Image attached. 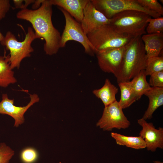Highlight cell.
Instances as JSON below:
<instances>
[{
  "mask_svg": "<svg viewBox=\"0 0 163 163\" xmlns=\"http://www.w3.org/2000/svg\"><path fill=\"white\" fill-rule=\"evenodd\" d=\"M52 5L49 0H42L39 8L31 10L27 8L17 12L16 17L19 19L30 22L35 33L45 40L44 50L46 55L56 54L60 47L61 35L54 26L52 20Z\"/></svg>",
  "mask_w": 163,
  "mask_h": 163,
  "instance_id": "obj_1",
  "label": "cell"
},
{
  "mask_svg": "<svg viewBox=\"0 0 163 163\" xmlns=\"http://www.w3.org/2000/svg\"><path fill=\"white\" fill-rule=\"evenodd\" d=\"M141 37H135L126 46L118 83L130 81L145 69L148 58Z\"/></svg>",
  "mask_w": 163,
  "mask_h": 163,
  "instance_id": "obj_2",
  "label": "cell"
},
{
  "mask_svg": "<svg viewBox=\"0 0 163 163\" xmlns=\"http://www.w3.org/2000/svg\"><path fill=\"white\" fill-rule=\"evenodd\" d=\"M151 17L144 12L129 10L117 13L110 19V25L116 32L134 37L146 33L148 20Z\"/></svg>",
  "mask_w": 163,
  "mask_h": 163,
  "instance_id": "obj_3",
  "label": "cell"
},
{
  "mask_svg": "<svg viewBox=\"0 0 163 163\" xmlns=\"http://www.w3.org/2000/svg\"><path fill=\"white\" fill-rule=\"evenodd\" d=\"M38 38L40 37L30 27L28 28L25 38L22 41H18L11 32L6 33L0 43L9 51V62L12 69L15 68L18 69L22 60L30 56L31 53L34 51L31 43Z\"/></svg>",
  "mask_w": 163,
  "mask_h": 163,
  "instance_id": "obj_4",
  "label": "cell"
},
{
  "mask_svg": "<svg viewBox=\"0 0 163 163\" xmlns=\"http://www.w3.org/2000/svg\"><path fill=\"white\" fill-rule=\"evenodd\" d=\"M87 35L95 54L125 46L135 37L116 32L109 24Z\"/></svg>",
  "mask_w": 163,
  "mask_h": 163,
  "instance_id": "obj_5",
  "label": "cell"
},
{
  "mask_svg": "<svg viewBox=\"0 0 163 163\" xmlns=\"http://www.w3.org/2000/svg\"><path fill=\"white\" fill-rule=\"evenodd\" d=\"M91 2L95 8L108 19L117 13L129 10L144 12L153 18L161 16L156 12L142 6L137 0H91Z\"/></svg>",
  "mask_w": 163,
  "mask_h": 163,
  "instance_id": "obj_6",
  "label": "cell"
},
{
  "mask_svg": "<svg viewBox=\"0 0 163 163\" xmlns=\"http://www.w3.org/2000/svg\"><path fill=\"white\" fill-rule=\"evenodd\" d=\"M65 20V25L60 42V47L65 46L69 41L74 40L81 44L85 52L91 56L95 53L94 49L89 41L87 35L84 31L80 23L76 21L68 12L59 8Z\"/></svg>",
  "mask_w": 163,
  "mask_h": 163,
  "instance_id": "obj_7",
  "label": "cell"
},
{
  "mask_svg": "<svg viewBox=\"0 0 163 163\" xmlns=\"http://www.w3.org/2000/svg\"><path fill=\"white\" fill-rule=\"evenodd\" d=\"M123 109L117 101L104 107L102 116L96 124L104 131H111L113 129H118L128 128L129 121L124 114Z\"/></svg>",
  "mask_w": 163,
  "mask_h": 163,
  "instance_id": "obj_8",
  "label": "cell"
},
{
  "mask_svg": "<svg viewBox=\"0 0 163 163\" xmlns=\"http://www.w3.org/2000/svg\"><path fill=\"white\" fill-rule=\"evenodd\" d=\"M30 100L25 106H17L14 104V99H9L6 94H3L0 102V113L8 115L14 120V126L18 127L24 122V114L35 103L39 102V97L35 94H30Z\"/></svg>",
  "mask_w": 163,
  "mask_h": 163,
  "instance_id": "obj_9",
  "label": "cell"
},
{
  "mask_svg": "<svg viewBox=\"0 0 163 163\" xmlns=\"http://www.w3.org/2000/svg\"><path fill=\"white\" fill-rule=\"evenodd\" d=\"M126 46L96 53L101 69L104 72L113 74L117 78L121 69Z\"/></svg>",
  "mask_w": 163,
  "mask_h": 163,
  "instance_id": "obj_10",
  "label": "cell"
},
{
  "mask_svg": "<svg viewBox=\"0 0 163 163\" xmlns=\"http://www.w3.org/2000/svg\"><path fill=\"white\" fill-rule=\"evenodd\" d=\"M142 127L139 136L145 141L148 151L155 152L157 148L163 149V128L156 129L152 123H148L143 118L138 120Z\"/></svg>",
  "mask_w": 163,
  "mask_h": 163,
  "instance_id": "obj_11",
  "label": "cell"
},
{
  "mask_svg": "<svg viewBox=\"0 0 163 163\" xmlns=\"http://www.w3.org/2000/svg\"><path fill=\"white\" fill-rule=\"evenodd\" d=\"M110 21V19L98 11L89 0L84 9L80 24L84 31L87 35L104 25L109 24Z\"/></svg>",
  "mask_w": 163,
  "mask_h": 163,
  "instance_id": "obj_12",
  "label": "cell"
},
{
  "mask_svg": "<svg viewBox=\"0 0 163 163\" xmlns=\"http://www.w3.org/2000/svg\"><path fill=\"white\" fill-rule=\"evenodd\" d=\"M52 5H56L68 12L80 23L84 9L89 0H49Z\"/></svg>",
  "mask_w": 163,
  "mask_h": 163,
  "instance_id": "obj_13",
  "label": "cell"
},
{
  "mask_svg": "<svg viewBox=\"0 0 163 163\" xmlns=\"http://www.w3.org/2000/svg\"><path fill=\"white\" fill-rule=\"evenodd\" d=\"M141 38L148 58L159 56L163 48V33L145 34Z\"/></svg>",
  "mask_w": 163,
  "mask_h": 163,
  "instance_id": "obj_14",
  "label": "cell"
},
{
  "mask_svg": "<svg viewBox=\"0 0 163 163\" xmlns=\"http://www.w3.org/2000/svg\"><path fill=\"white\" fill-rule=\"evenodd\" d=\"M144 95L149 100L148 107L142 117L146 120L151 119L155 110L163 105V88L151 87Z\"/></svg>",
  "mask_w": 163,
  "mask_h": 163,
  "instance_id": "obj_15",
  "label": "cell"
},
{
  "mask_svg": "<svg viewBox=\"0 0 163 163\" xmlns=\"http://www.w3.org/2000/svg\"><path fill=\"white\" fill-rule=\"evenodd\" d=\"M118 92V88L107 78L103 86L99 89L94 90L93 93L101 100L106 107L117 101L116 95Z\"/></svg>",
  "mask_w": 163,
  "mask_h": 163,
  "instance_id": "obj_16",
  "label": "cell"
},
{
  "mask_svg": "<svg viewBox=\"0 0 163 163\" xmlns=\"http://www.w3.org/2000/svg\"><path fill=\"white\" fill-rule=\"evenodd\" d=\"M9 55L5 52L3 56H0V87L6 88L17 81L14 76V72L11 69L9 62Z\"/></svg>",
  "mask_w": 163,
  "mask_h": 163,
  "instance_id": "obj_17",
  "label": "cell"
},
{
  "mask_svg": "<svg viewBox=\"0 0 163 163\" xmlns=\"http://www.w3.org/2000/svg\"><path fill=\"white\" fill-rule=\"evenodd\" d=\"M111 135L117 144L125 146L136 149L146 148L145 142L140 136H127L116 133L112 132Z\"/></svg>",
  "mask_w": 163,
  "mask_h": 163,
  "instance_id": "obj_18",
  "label": "cell"
},
{
  "mask_svg": "<svg viewBox=\"0 0 163 163\" xmlns=\"http://www.w3.org/2000/svg\"><path fill=\"white\" fill-rule=\"evenodd\" d=\"M120 91V98L118 104L123 109L129 107L137 99L132 87L130 81L118 83Z\"/></svg>",
  "mask_w": 163,
  "mask_h": 163,
  "instance_id": "obj_19",
  "label": "cell"
},
{
  "mask_svg": "<svg viewBox=\"0 0 163 163\" xmlns=\"http://www.w3.org/2000/svg\"><path fill=\"white\" fill-rule=\"evenodd\" d=\"M146 76L143 70L130 81L137 101L140 99L142 96L152 87L146 81Z\"/></svg>",
  "mask_w": 163,
  "mask_h": 163,
  "instance_id": "obj_20",
  "label": "cell"
},
{
  "mask_svg": "<svg viewBox=\"0 0 163 163\" xmlns=\"http://www.w3.org/2000/svg\"><path fill=\"white\" fill-rule=\"evenodd\" d=\"M146 76L163 71V57L157 56L148 58L144 70Z\"/></svg>",
  "mask_w": 163,
  "mask_h": 163,
  "instance_id": "obj_21",
  "label": "cell"
},
{
  "mask_svg": "<svg viewBox=\"0 0 163 163\" xmlns=\"http://www.w3.org/2000/svg\"><path fill=\"white\" fill-rule=\"evenodd\" d=\"M145 31L148 34L163 33V18H149Z\"/></svg>",
  "mask_w": 163,
  "mask_h": 163,
  "instance_id": "obj_22",
  "label": "cell"
},
{
  "mask_svg": "<svg viewBox=\"0 0 163 163\" xmlns=\"http://www.w3.org/2000/svg\"><path fill=\"white\" fill-rule=\"evenodd\" d=\"M39 154L35 149L31 147L23 149L20 154V158L23 163H34L38 160Z\"/></svg>",
  "mask_w": 163,
  "mask_h": 163,
  "instance_id": "obj_23",
  "label": "cell"
},
{
  "mask_svg": "<svg viewBox=\"0 0 163 163\" xmlns=\"http://www.w3.org/2000/svg\"><path fill=\"white\" fill-rule=\"evenodd\" d=\"M142 6L157 13L161 16L163 15V8L157 0H137Z\"/></svg>",
  "mask_w": 163,
  "mask_h": 163,
  "instance_id": "obj_24",
  "label": "cell"
},
{
  "mask_svg": "<svg viewBox=\"0 0 163 163\" xmlns=\"http://www.w3.org/2000/svg\"><path fill=\"white\" fill-rule=\"evenodd\" d=\"M14 154V151L5 143H0V163H8Z\"/></svg>",
  "mask_w": 163,
  "mask_h": 163,
  "instance_id": "obj_25",
  "label": "cell"
},
{
  "mask_svg": "<svg viewBox=\"0 0 163 163\" xmlns=\"http://www.w3.org/2000/svg\"><path fill=\"white\" fill-rule=\"evenodd\" d=\"M149 84L152 87L163 88V71L150 75Z\"/></svg>",
  "mask_w": 163,
  "mask_h": 163,
  "instance_id": "obj_26",
  "label": "cell"
},
{
  "mask_svg": "<svg viewBox=\"0 0 163 163\" xmlns=\"http://www.w3.org/2000/svg\"><path fill=\"white\" fill-rule=\"evenodd\" d=\"M10 7L9 0H0V20L5 17Z\"/></svg>",
  "mask_w": 163,
  "mask_h": 163,
  "instance_id": "obj_27",
  "label": "cell"
},
{
  "mask_svg": "<svg viewBox=\"0 0 163 163\" xmlns=\"http://www.w3.org/2000/svg\"><path fill=\"white\" fill-rule=\"evenodd\" d=\"M35 0H14L13 2L16 8H21V9L27 8V7L30 4L33 3Z\"/></svg>",
  "mask_w": 163,
  "mask_h": 163,
  "instance_id": "obj_28",
  "label": "cell"
},
{
  "mask_svg": "<svg viewBox=\"0 0 163 163\" xmlns=\"http://www.w3.org/2000/svg\"><path fill=\"white\" fill-rule=\"evenodd\" d=\"M4 36L2 34L0 31V37H4Z\"/></svg>",
  "mask_w": 163,
  "mask_h": 163,
  "instance_id": "obj_29",
  "label": "cell"
},
{
  "mask_svg": "<svg viewBox=\"0 0 163 163\" xmlns=\"http://www.w3.org/2000/svg\"><path fill=\"white\" fill-rule=\"evenodd\" d=\"M4 37H0V43L1 41L2 40V39H3Z\"/></svg>",
  "mask_w": 163,
  "mask_h": 163,
  "instance_id": "obj_30",
  "label": "cell"
}]
</instances>
